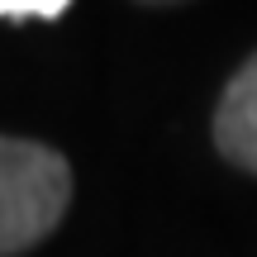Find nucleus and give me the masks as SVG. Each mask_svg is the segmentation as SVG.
Instances as JSON below:
<instances>
[{"label":"nucleus","instance_id":"f257e3e1","mask_svg":"<svg viewBox=\"0 0 257 257\" xmlns=\"http://www.w3.org/2000/svg\"><path fill=\"white\" fill-rule=\"evenodd\" d=\"M72 205V162L34 138L0 134V257L48 238Z\"/></svg>","mask_w":257,"mask_h":257},{"label":"nucleus","instance_id":"f03ea898","mask_svg":"<svg viewBox=\"0 0 257 257\" xmlns=\"http://www.w3.org/2000/svg\"><path fill=\"white\" fill-rule=\"evenodd\" d=\"M214 148L224 153V162L257 176V53L229 76L214 105Z\"/></svg>","mask_w":257,"mask_h":257},{"label":"nucleus","instance_id":"7ed1b4c3","mask_svg":"<svg viewBox=\"0 0 257 257\" xmlns=\"http://www.w3.org/2000/svg\"><path fill=\"white\" fill-rule=\"evenodd\" d=\"M72 0H0V19H57Z\"/></svg>","mask_w":257,"mask_h":257},{"label":"nucleus","instance_id":"20e7f679","mask_svg":"<svg viewBox=\"0 0 257 257\" xmlns=\"http://www.w3.org/2000/svg\"><path fill=\"white\" fill-rule=\"evenodd\" d=\"M143 5H176V0H143Z\"/></svg>","mask_w":257,"mask_h":257}]
</instances>
